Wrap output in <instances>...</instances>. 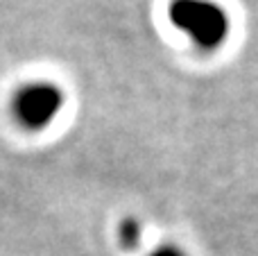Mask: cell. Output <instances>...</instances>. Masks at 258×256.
Wrapping results in <instances>:
<instances>
[{"instance_id": "cell-2", "label": "cell", "mask_w": 258, "mask_h": 256, "mask_svg": "<svg viewBox=\"0 0 258 256\" xmlns=\"http://www.w3.org/2000/svg\"><path fill=\"white\" fill-rule=\"evenodd\" d=\"M66 104V93L52 80H30L12 93L9 111L21 130L36 134L48 130Z\"/></svg>"}, {"instance_id": "cell-3", "label": "cell", "mask_w": 258, "mask_h": 256, "mask_svg": "<svg viewBox=\"0 0 258 256\" xmlns=\"http://www.w3.org/2000/svg\"><path fill=\"white\" fill-rule=\"evenodd\" d=\"M118 240L125 252H136L143 240V227L136 218H125L118 227Z\"/></svg>"}, {"instance_id": "cell-4", "label": "cell", "mask_w": 258, "mask_h": 256, "mask_svg": "<svg viewBox=\"0 0 258 256\" xmlns=\"http://www.w3.org/2000/svg\"><path fill=\"white\" fill-rule=\"evenodd\" d=\"M147 256H188V252L177 243H161V245H156Z\"/></svg>"}, {"instance_id": "cell-1", "label": "cell", "mask_w": 258, "mask_h": 256, "mask_svg": "<svg viewBox=\"0 0 258 256\" xmlns=\"http://www.w3.org/2000/svg\"><path fill=\"white\" fill-rule=\"evenodd\" d=\"M168 16L204 52H213L229 36V16L220 5L211 0H172Z\"/></svg>"}]
</instances>
